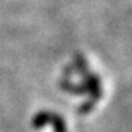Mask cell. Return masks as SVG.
Segmentation results:
<instances>
[{
    "instance_id": "6",
    "label": "cell",
    "mask_w": 132,
    "mask_h": 132,
    "mask_svg": "<svg viewBox=\"0 0 132 132\" xmlns=\"http://www.w3.org/2000/svg\"><path fill=\"white\" fill-rule=\"evenodd\" d=\"M94 105H96V101L92 100V98H89V100H86L85 103H82L78 108H77V112H78V115H88L89 112L93 111Z\"/></svg>"
},
{
    "instance_id": "4",
    "label": "cell",
    "mask_w": 132,
    "mask_h": 132,
    "mask_svg": "<svg viewBox=\"0 0 132 132\" xmlns=\"http://www.w3.org/2000/svg\"><path fill=\"white\" fill-rule=\"evenodd\" d=\"M49 124H51L54 132H68V128H66V123H65L63 117L61 115H58V113L51 112Z\"/></svg>"
},
{
    "instance_id": "1",
    "label": "cell",
    "mask_w": 132,
    "mask_h": 132,
    "mask_svg": "<svg viewBox=\"0 0 132 132\" xmlns=\"http://www.w3.org/2000/svg\"><path fill=\"white\" fill-rule=\"evenodd\" d=\"M84 84L82 85L86 89V94L90 96V98L97 101L98 98H101L103 96V90H101V84H100V78L93 73H88L82 76Z\"/></svg>"
},
{
    "instance_id": "2",
    "label": "cell",
    "mask_w": 132,
    "mask_h": 132,
    "mask_svg": "<svg viewBox=\"0 0 132 132\" xmlns=\"http://www.w3.org/2000/svg\"><path fill=\"white\" fill-rule=\"evenodd\" d=\"M61 88L63 89L65 92L68 93H71V94H76V96H84L86 94V89L84 85L81 84H73L71 81H69V78H62V82H61Z\"/></svg>"
},
{
    "instance_id": "3",
    "label": "cell",
    "mask_w": 132,
    "mask_h": 132,
    "mask_svg": "<svg viewBox=\"0 0 132 132\" xmlns=\"http://www.w3.org/2000/svg\"><path fill=\"white\" fill-rule=\"evenodd\" d=\"M50 115L51 112L49 111H40L38 113H35L34 117H32V121H31V125L34 129H40L43 128L45 125H47L50 123Z\"/></svg>"
},
{
    "instance_id": "5",
    "label": "cell",
    "mask_w": 132,
    "mask_h": 132,
    "mask_svg": "<svg viewBox=\"0 0 132 132\" xmlns=\"http://www.w3.org/2000/svg\"><path fill=\"white\" fill-rule=\"evenodd\" d=\"M73 69L76 70V73H78V74H81V76L86 74V73H88V63H86V59L84 58L82 55H76Z\"/></svg>"
}]
</instances>
